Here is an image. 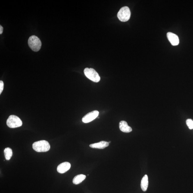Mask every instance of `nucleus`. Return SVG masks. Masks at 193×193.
I'll use <instances>...</instances> for the list:
<instances>
[{
  "mask_svg": "<svg viewBox=\"0 0 193 193\" xmlns=\"http://www.w3.org/2000/svg\"><path fill=\"white\" fill-rule=\"evenodd\" d=\"M34 150L37 152H46L50 149V145L48 141L41 140L34 143L32 145Z\"/></svg>",
  "mask_w": 193,
  "mask_h": 193,
  "instance_id": "nucleus-1",
  "label": "nucleus"
},
{
  "mask_svg": "<svg viewBox=\"0 0 193 193\" xmlns=\"http://www.w3.org/2000/svg\"><path fill=\"white\" fill-rule=\"evenodd\" d=\"M148 177L145 175L141 181V187L143 191H146L148 188Z\"/></svg>",
  "mask_w": 193,
  "mask_h": 193,
  "instance_id": "nucleus-11",
  "label": "nucleus"
},
{
  "mask_svg": "<svg viewBox=\"0 0 193 193\" xmlns=\"http://www.w3.org/2000/svg\"><path fill=\"white\" fill-rule=\"evenodd\" d=\"M85 76L88 79L95 82H98L100 80V77L97 72L92 68H86L84 70Z\"/></svg>",
  "mask_w": 193,
  "mask_h": 193,
  "instance_id": "nucleus-5",
  "label": "nucleus"
},
{
  "mask_svg": "<svg viewBox=\"0 0 193 193\" xmlns=\"http://www.w3.org/2000/svg\"><path fill=\"white\" fill-rule=\"evenodd\" d=\"M109 145V144L108 142L105 141H101V142L91 144L89 145V147L92 148L103 149L108 146Z\"/></svg>",
  "mask_w": 193,
  "mask_h": 193,
  "instance_id": "nucleus-10",
  "label": "nucleus"
},
{
  "mask_svg": "<svg viewBox=\"0 0 193 193\" xmlns=\"http://www.w3.org/2000/svg\"><path fill=\"white\" fill-rule=\"evenodd\" d=\"M99 114V112L97 110L90 112L84 116L82 119V121L85 123H89L96 119Z\"/></svg>",
  "mask_w": 193,
  "mask_h": 193,
  "instance_id": "nucleus-6",
  "label": "nucleus"
},
{
  "mask_svg": "<svg viewBox=\"0 0 193 193\" xmlns=\"http://www.w3.org/2000/svg\"><path fill=\"white\" fill-rule=\"evenodd\" d=\"M167 35L168 39L172 45L176 46L179 45V39L177 35L171 32H168Z\"/></svg>",
  "mask_w": 193,
  "mask_h": 193,
  "instance_id": "nucleus-8",
  "label": "nucleus"
},
{
  "mask_svg": "<svg viewBox=\"0 0 193 193\" xmlns=\"http://www.w3.org/2000/svg\"><path fill=\"white\" fill-rule=\"evenodd\" d=\"M71 167V165L68 162H64L58 166L57 171L59 173H64L68 171Z\"/></svg>",
  "mask_w": 193,
  "mask_h": 193,
  "instance_id": "nucleus-7",
  "label": "nucleus"
},
{
  "mask_svg": "<svg viewBox=\"0 0 193 193\" xmlns=\"http://www.w3.org/2000/svg\"><path fill=\"white\" fill-rule=\"evenodd\" d=\"M131 13L129 7H124L121 9L118 13L117 17L121 21L126 22L129 20Z\"/></svg>",
  "mask_w": 193,
  "mask_h": 193,
  "instance_id": "nucleus-3",
  "label": "nucleus"
},
{
  "mask_svg": "<svg viewBox=\"0 0 193 193\" xmlns=\"http://www.w3.org/2000/svg\"><path fill=\"white\" fill-rule=\"evenodd\" d=\"M108 142L109 144H110V142H110H110Z\"/></svg>",
  "mask_w": 193,
  "mask_h": 193,
  "instance_id": "nucleus-17",
  "label": "nucleus"
},
{
  "mask_svg": "<svg viewBox=\"0 0 193 193\" xmlns=\"http://www.w3.org/2000/svg\"><path fill=\"white\" fill-rule=\"evenodd\" d=\"M3 30V28L2 26H1V25L0 26V34H1L2 33Z\"/></svg>",
  "mask_w": 193,
  "mask_h": 193,
  "instance_id": "nucleus-16",
  "label": "nucleus"
},
{
  "mask_svg": "<svg viewBox=\"0 0 193 193\" xmlns=\"http://www.w3.org/2000/svg\"><path fill=\"white\" fill-rule=\"evenodd\" d=\"M86 176L84 175L80 174L77 175L73 179V183L75 185H78L84 180Z\"/></svg>",
  "mask_w": 193,
  "mask_h": 193,
  "instance_id": "nucleus-12",
  "label": "nucleus"
},
{
  "mask_svg": "<svg viewBox=\"0 0 193 193\" xmlns=\"http://www.w3.org/2000/svg\"><path fill=\"white\" fill-rule=\"evenodd\" d=\"M4 83L3 81H0V94L2 93L3 90L4 89Z\"/></svg>",
  "mask_w": 193,
  "mask_h": 193,
  "instance_id": "nucleus-15",
  "label": "nucleus"
},
{
  "mask_svg": "<svg viewBox=\"0 0 193 193\" xmlns=\"http://www.w3.org/2000/svg\"><path fill=\"white\" fill-rule=\"evenodd\" d=\"M4 156L6 160H9L13 155L12 150L11 148H6L4 150Z\"/></svg>",
  "mask_w": 193,
  "mask_h": 193,
  "instance_id": "nucleus-13",
  "label": "nucleus"
},
{
  "mask_svg": "<svg viewBox=\"0 0 193 193\" xmlns=\"http://www.w3.org/2000/svg\"><path fill=\"white\" fill-rule=\"evenodd\" d=\"M7 124L10 128H15L21 126L22 122L18 116L12 115L10 116L7 119Z\"/></svg>",
  "mask_w": 193,
  "mask_h": 193,
  "instance_id": "nucleus-4",
  "label": "nucleus"
},
{
  "mask_svg": "<svg viewBox=\"0 0 193 193\" xmlns=\"http://www.w3.org/2000/svg\"><path fill=\"white\" fill-rule=\"evenodd\" d=\"M187 126L190 129H193V120L191 119H188L186 121Z\"/></svg>",
  "mask_w": 193,
  "mask_h": 193,
  "instance_id": "nucleus-14",
  "label": "nucleus"
},
{
  "mask_svg": "<svg viewBox=\"0 0 193 193\" xmlns=\"http://www.w3.org/2000/svg\"><path fill=\"white\" fill-rule=\"evenodd\" d=\"M119 127L121 131L125 133L132 132V129L128 125L127 122L124 121H121L119 123Z\"/></svg>",
  "mask_w": 193,
  "mask_h": 193,
  "instance_id": "nucleus-9",
  "label": "nucleus"
},
{
  "mask_svg": "<svg viewBox=\"0 0 193 193\" xmlns=\"http://www.w3.org/2000/svg\"><path fill=\"white\" fill-rule=\"evenodd\" d=\"M28 44L32 51H39L42 46V43L40 39L35 36H32L29 38Z\"/></svg>",
  "mask_w": 193,
  "mask_h": 193,
  "instance_id": "nucleus-2",
  "label": "nucleus"
}]
</instances>
